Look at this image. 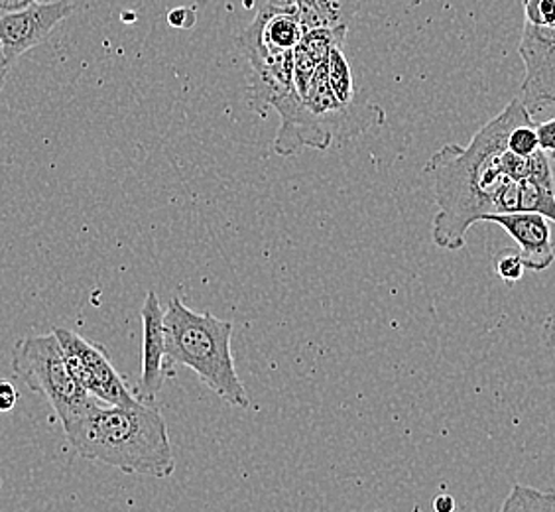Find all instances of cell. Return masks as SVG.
Here are the masks:
<instances>
[{
	"instance_id": "obj_1",
	"label": "cell",
	"mask_w": 555,
	"mask_h": 512,
	"mask_svg": "<svg viewBox=\"0 0 555 512\" xmlns=\"http://www.w3.org/2000/svg\"><path fill=\"white\" fill-rule=\"evenodd\" d=\"M532 120L516 97L473 137L469 146L446 144L429 158L426 174L434 178L439 207L431 239L439 248L451 253L465 248L470 227L496 214L499 193L511 182L504 170L508 137L518 125Z\"/></svg>"
},
{
	"instance_id": "obj_2",
	"label": "cell",
	"mask_w": 555,
	"mask_h": 512,
	"mask_svg": "<svg viewBox=\"0 0 555 512\" xmlns=\"http://www.w3.org/2000/svg\"><path fill=\"white\" fill-rule=\"evenodd\" d=\"M69 446L108 468L166 479L176 470L170 432L154 405H105L95 400L81 417L64 426Z\"/></svg>"
},
{
	"instance_id": "obj_3",
	"label": "cell",
	"mask_w": 555,
	"mask_h": 512,
	"mask_svg": "<svg viewBox=\"0 0 555 512\" xmlns=\"http://www.w3.org/2000/svg\"><path fill=\"white\" fill-rule=\"evenodd\" d=\"M168 361L183 364L214 391L223 402L238 410H250L253 400L236 373L231 353L233 323L211 311H193L180 298H171L164 310Z\"/></svg>"
},
{
	"instance_id": "obj_4",
	"label": "cell",
	"mask_w": 555,
	"mask_h": 512,
	"mask_svg": "<svg viewBox=\"0 0 555 512\" xmlns=\"http://www.w3.org/2000/svg\"><path fill=\"white\" fill-rule=\"evenodd\" d=\"M12 369L22 383L50 402L62 426L81 417L96 400L69 373L55 333L28 335L16 343Z\"/></svg>"
},
{
	"instance_id": "obj_5",
	"label": "cell",
	"mask_w": 555,
	"mask_h": 512,
	"mask_svg": "<svg viewBox=\"0 0 555 512\" xmlns=\"http://www.w3.org/2000/svg\"><path fill=\"white\" fill-rule=\"evenodd\" d=\"M304 34L298 0H268L255 22L245 28L238 46L257 72L294 57Z\"/></svg>"
},
{
	"instance_id": "obj_6",
	"label": "cell",
	"mask_w": 555,
	"mask_h": 512,
	"mask_svg": "<svg viewBox=\"0 0 555 512\" xmlns=\"http://www.w3.org/2000/svg\"><path fill=\"white\" fill-rule=\"evenodd\" d=\"M55 337L62 345L65 363L77 383L87 393L105 405H137L139 398L118 374L105 347L87 342L79 333L65 328H54Z\"/></svg>"
},
{
	"instance_id": "obj_7",
	"label": "cell",
	"mask_w": 555,
	"mask_h": 512,
	"mask_svg": "<svg viewBox=\"0 0 555 512\" xmlns=\"http://www.w3.org/2000/svg\"><path fill=\"white\" fill-rule=\"evenodd\" d=\"M75 2L55 0V2H36L21 11L9 12L0 16V42L11 65L21 55L30 52L36 46L46 42L55 26L64 22L74 12Z\"/></svg>"
},
{
	"instance_id": "obj_8",
	"label": "cell",
	"mask_w": 555,
	"mask_h": 512,
	"mask_svg": "<svg viewBox=\"0 0 555 512\" xmlns=\"http://www.w3.org/2000/svg\"><path fill=\"white\" fill-rule=\"evenodd\" d=\"M142 373H140L137 398L140 402L154 405L156 396L160 395L162 386L171 374L166 364V331H164V310L160 298L154 290H149L144 306H142Z\"/></svg>"
},
{
	"instance_id": "obj_9",
	"label": "cell",
	"mask_w": 555,
	"mask_h": 512,
	"mask_svg": "<svg viewBox=\"0 0 555 512\" xmlns=\"http://www.w3.org/2000/svg\"><path fill=\"white\" fill-rule=\"evenodd\" d=\"M487 223L501 225L502 229L518 243L526 270L542 272L555 263L552 225L538 214H491L485 217Z\"/></svg>"
},
{
	"instance_id": "obj_10",
	"label": "cell",
	"mask_w": 555,
	"mask_h": 512,
	"mask_svg": "<svg viewBox=\"0 0 555 512\" xmlns=\"http://www.w3.org/2000/svg\"><path fill=\"white\" fill-rule=\"evenodd\" d=\"M298 4L304 33L320 28H347L357 12V4L352 0H298Z\"/></svg>"
},
{
	"instance_id": "obj_11",
	"label": "cell",
	"mask_w": 555,
	"mask_h": 512,
	"mask_svg": "<svg viewBox=\"0 0 555 512\" xmlns=\"http://www.w3.org/2000/svg\"><path fill=\"white\" fill-rule=\"evenodd\" d=\"M499 512H555V491L516 483Z\"/></svg>"
},
{
	"instance_id": "obj_12",
	"label": "cell",
	"mask_w": 555,
	"mask_h": 512,
	"mask_svg": "<svg viewBox=\"0 0 555 512\" xmlns=\"http://www.w3.org/2000/svg\"><path fill=\"white\" fill-rule=\"evenodd\" d=\"M538 214L545 217L550 223L555 225V192L545 190L544 185L522 180L520 182V197H518V214Z\"/></svg>"
},
{
	"instance_id": "obj_13",
	"label": "cell",
	"mask_w": 555,
	"mask_h": 512,
	"mask_svg": "<svg viewBox=\"0 0 555 512\" xmlns=\"http://www.w3.org/2000/svg\"><path fill=\"white\" fill-rule=\"evenodd\" d=\"M343 43L333 46L327 55V77L330 86L335 97L341 101L343 105H352L354 101V91H352V77L349 64L341 52Z\"/></svg>"
},
{
	"instance_id": "obj_14",
	"label": "cell",
	"mask_w": 555,
	"mask_h": 512,
	"mask_svg": "<svg viewBox=\"0 0 555 512\" xmlns=\"http://www.w3.org/2000/svg\"><path fill=\"white\" fill-rule=\"evenodd\" d=\"M494 272H496V277L502 278L508 284L522 280L526 267H524L520 251H516V248L501 251L499 255L494 256Z\"/></svg>"
},
{
	"instance_id": "obj_15",
	"label": "cell",
	"mask_w": 555,
	"mask_h": 512,
	"mask_svg": "<svg viewBox=\"0 0 555 512\" xmlns=\"http://www.w3.org/2000/svg\"><path fill=\"white\" fill-rule=\"evenodd\" d=\"M538 149H540V142H538L534 120H532V123L518 125V127L514 128L513 132H511V137H508V150L514 152V154L528 158V156H532Z\"/></svg>"
},
{
	"instance_id": "obj_16",
	"label": "cell",
	"mask_w": 555,
	"mask_h": 512,
	"mask_svg": "<svg viewBox=\"0 0 555 512\" xmlns=\"http://www.w3.org/2000/svg\"><path fill=\"white\" fill-rule=\"evenodd\" d=\"M530 162V176L528 180L544 185L545 190H554L555 192V174L552 168V158L545 154L544 150H535L532 156H528Z\"/></svg>"
},
{
	"instance_id": "obj_17",
	"label": "cell",
	"mask_w": 555,
	"mask_h": 512,
	"mask_svg": "<svg viewBox=\"0 0 555 512\" xmlns=\"http://www.w3.org/2000/svg\"><path fill=\"white\" fill-rule=\"evenodd\" d=\"M535 132H538L540 149L544 150L550 158H555V117L538 123Z\"/></svg>"
},
{
	"instance_id": "obj_18",
	"label": "cell",
	"mask_w": 555,
	"mask_h": 512,
	"mask_svg": "<svg viewBox=\"0 0 555 512\" xmlns=\"http://www.w3.org/2000/svg\"><path fill=\"white\" fill-rule=\"evenodd\" d=\"M18 405V391L9 381H0V414L12 412Z\"/></svg>"
},
{
	"instance_id": "obj_19",
	"label": "cell",
	"mask_w": 555,
	"mask_h": 512,
	"mask_svg": "<svg viewBox=\"0 0 555 512\" xmlns=\"http://www.w3.org/2000/svg\"><path fill=\"white\" fill-rule=\"evenodd\" d=\"M168 22L173 28H188L195 22V12L190 9H176L168 14Z\"/></svg>"
},
{
	"instance_id": "obj_20",
	"label": "cell",
	"mask_w": 555,
	"mask_h": 512,
	"mask_svg": "<svg viewBox=\"0 0 555 512\" xmlns=\"http://www.w3.org/2000/svg\"><path fill=\"white\" fill-rule=\"evenodd\" d=\"M434 511L436 512H453L455 511V499L448 495V492H441L436 499H434Z\"/></svg>"
},
{
	"instance_id": "obj_21",
	"label": "cell",
	"mask_w": 555,
	"mask_h": 512,
	"mask_svg": "<svg viewBox=\"0 0 555 512\" xmlns=\"http://www.w3.org/2000/svg\"><path fill=\"white\" fill-rule=\"evenodd\" d=\"M545 345L555 351V313H550L544 321Z\"/></svg>"
},
{
	"instance_id": "obj_22",
	"label": "cell",
	"mask_w": 555,
	"mask_h": 512,
	"mask_svg": "<svg viewBox=\"0 0 555 512\" xmlns=\"http://www.w3.org/2000/svg\"><path fill=\"white\" fill-rule=\"evenodd\" d=\"M11 67V62H9V57L4 54V46L0 42V87L4 86V81H7V77H9Z\"/></svg>"
}]
</instances>
